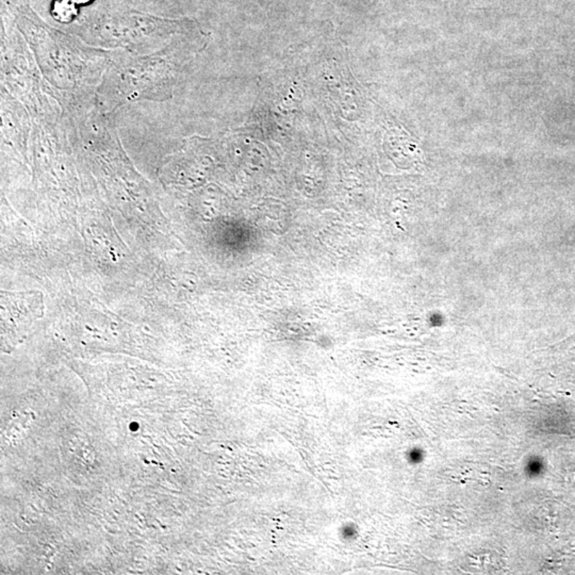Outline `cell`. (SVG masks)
Returning a JSON list of instances; mask_svg holds the SVG:
<instances>
[{
	"label": "cell",
	"mask_w": 575,
	"mask_h": 575,
	"mask_svg": "<svg viewBox=\"0 0 575 575\" xmlns=\"http://www.w3.org/2000/svg\"><path fill=\"white\" fill-rule=\"evenodd\" d=\"M3 326L28 328L43 315V297L39 292L1 293Z\"/></svg>",
	"instance_id": "obj_1"
},
{
	"label": "cell",
	"mask_w": 575,
	"mask_h": 575,
	"mask_svg": "<svg viewBox=\"0 0 575 575\" xmlns=\"http://www.w3.org/2000/svg\"><path fill=\"white\" fill-rule=\"evenodd\" d=\"M78 14V8L74 0H55L53 3V15L59 21H73Z\"/></svg>",
	"instance_id": "obj_2"
},
{
	"label": "cell",
	"mask_w": 575,
	"mask_h": 575,
	"mask_svg": "<svg viewBox=\"0 0 575 575\" xmlns=\"http://www.w3.org/2000/svg\"><path fill=\"white\" fill-rule=\"evenodd\" d=\"M75 3H79V5H87V3H90L92 0H74Z\"/></svg>",
	"instance_id": "obj_3"
}]
</instances>
